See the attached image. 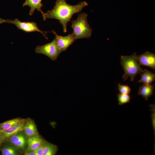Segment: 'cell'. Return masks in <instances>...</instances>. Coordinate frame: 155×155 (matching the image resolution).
I'll return each mask as SVG.
<instances>
[{
    "label": "cell",
    "instance_id": "cell-1",
    "mask_svg": "<svg viewBox=\"0 0 155 155\" xmlns=\"http://www.w3.org/2000/svg\"><path fill=\"white\" fill-rule=\"evenodd\" d=\"M88 5L87 2L84 1L77 5H72L68 4L66 0H56L55 6L52 10L42 13L43 20L54 19L59 20L63 26V32H66L67 23L73 15L80 12Z\"/></svg>",
    "mask_w": 155,
    "mask_h": 155
},
{
    "label": "cell",
    "instance_id": "cell-2",
    "mask_svg": "<svg viewBox=\"0 0 155 155\" xmlns=\"http://www.w3.org/2000/svg\"><path fill=\"white\" fill-rule=\"evenodd\" d=\"M136 53L130 56L122 55L120 63L123 69L124 73L123 75V81L130 77L131 81L134 80L136 75L142 73L143 70L140 67L137 59Z\"/></svg>",
    "mask_w": 155,
    "mask_h": 155
},
{
    "label": "cell",
    "instance_id": "cell-3",
    "mask_svg": "<svg viewBox=\"0 0 155 155\" xmlns=\"http://www.w3.org/2000/svg\"><path fill=\"white\" fill-rule=\"evenodd\" d=\"M88 14L84 12L78 14L77 18L72 22L71 28L75 40L89 38L92 34V30L87 21Z\"/></svg>",
    "mask_w": 155,
    "mask_h": 155
},
{
    "label": "cell",
    "instance_id": "cell-4",
    "mask_svg": "<svg viewBox=\"0 0 155 155\" xmlns=\"http://www.w3.org/2000/svg\"><path fill=\"white\" fill-rule=\"evenodd\" d=\"M37 54L44 55L54 61L57 59L61 53L54 39L52 42L42 45H38L35 50Z\"/></svg>",
    "mask_w": 155,
    "mask_h": 155
},
{
    "label": "cell",
    "instance_id": "cell-5",
    "mask_svg": "<svg viewBox=\"0 0 155 155\" xmlns=\"http://www.w3.org/2000/svg\"><path fill=\"white\" fill-rule=\"evenodd\" d=\"M7 23L15 25L19 29L27 32H38L41 33L46 39H48L46 33L38 28L37 24L34 22H21L18 19L13 20H7Z\"/></svg>",
    "mask_w": 155,
    "mask_h": 155
},
{
    "label": "cell",
    "instance_id": "cell-6",
    "mask_svg": "<svg viewBox=\"0 0 155 155\" xmlns=\"http://www.w3.org/2000/svg\"><path fill=\"white\" fill-rule=\"evenodd\" d=\"M51 32H53L55 34V38L54 39L61 52L66 50L76 40L73 33L66 36H62L58 35L54 30Z\"/></svg>",
    "mask_w": 155,
    "mask_h": 155
},
{
    "label": "cell",
    "instance_id": "cell-7",
    "mask_svg": "<svg viewBox=\"0 0 155 155\" xmlns=\"http://www.w3.org/2000/svg\"><path fill=\"white\" fill-rule=\"evenodd\" d=\"M137 59L140 65L147 66L155 70V55L146 51L139 55H137Z\"/></svg>",
    "mask_w": 155,
    "mask_h": 155
},
{
    "label": "cell",
    "instance_id": "cell-8",
    "mask_svg": "<svg viewBox=\"0 0 155 155\" xmlns=\"http://www.w3.org/2000/svg\"><path fill=\"white\" fill-rule=\"evenodd\" d=\"M20 150L7 140L3 142L0 146V151L2 155H20Z\"/></svg>",
    "mask_w": 155,
    "mask_h": 155
},
{
    "label": "cell",
    "instance_id": "cell-9",
    "mask_svg": "<svg viewBox=\"0 0 155 155\" xmlns=\"http://www.w3.org/2000/svg\"><path fill=\"white\" fill-rule=\"evenodd\" d=\"M25 121L15 125L6 130H0L2 132L3 142L7 140L12 135L23 131Z\"/></svg>",
    "mask_w": 155,
    "mask_h": 155
},
{
    "label": "cell",
    "instance_id": "cell-10",
    "mask_svg": "<svg viewBox=\"0 0 155 155\" xmlns=\"http://www.w3.org/2000/svg\"><path fill=\"white\" fill-rule=\"evenodd\" d=\"M25 134L28 138L38 135V132L34 122L31 119L26 120L23 128Z\"/></svg>",
    "mask_w": 155,
    "mask_h": 155
},
{
    "label": "cell",
    "instance_id": "cell-11",
    "mask_svg": "<svg viewBox=\"0 0 155 155\" xmlns=\"http://www.w3.org/2000/svg\"><path fill=\"white\" fill-rule=\"evenodd\" d=\"M22 131L12 135L7 140L8 141L20 149L23 150L26 145V139L24 134L22 133Z\"/></svg>",
    "mask_w": 155,
    "mask_h": 155
},
{
    "label": "cell",
    "instance_id": "cell-12",
    "mask_svg": "<svg viewBox=\"0 0 155 155\" xmlns=\"http://www.w3.org/2000/svg\"><path fill=\"white\" fill-rule=\"evenodd\" d=\"M42 0H26L23 4V7L28 6L30 8L29 14L30 16L32 15L35 9L40 11L42 13L43 12L42 10L43 5L41 3Z\"/></svg>",
    "mask_w": 155,
    "mask_h": 155
},
{
    "label": "cell",
    "instance_id": "cell-13",
    "mask_svg": "<svg viewBox=\"0 0 155 155\" xmlns=\"http://www.w3.org/2000/svg\"><path fill=\"white\" fill-rule=\"evenodd\" d=\"M45 142V140L38 135L29 138L27 141V150H34Z\"/></svg>",
    "mask_w": 155,
    "mask_h": 155
},
{
    "label": "cell",
    "instance_id": "cell-14",
    "mask_svg": "<svg viewBox=\"0 0 155 155\" xmlns=\"http://www.w3.org/2000/svg\"><path fill=\"white\" fill-rule=\"evenodd\" d=\"M154 86L152 84H144L139 88L138 95H141L146 100L153 94Z\"/></svg>",
    "mask_w": 155,
    "mask_h": 155
},
{
    "label": "cell",
    "instance_id": "cell-15",
    "mask_svg": "<svg viewBox=\"0 0 155 155\" xmlns=\"http://www.w3.org/2000/svg\"><path fill=\"white\" fill-rule=\"evenodd\" d=\"M141 74L139 83L145 84H152L155 80V74L147 69H144Z\"/></svg>",
    "mask_w": 155,
    "mask_h": 155
},
{
    "label": "cell",
    "instance_id": "cell-16",
    "mask_svg": "<svg viewBox=\"0 0 155 155\" xmlns=\"http://www.w3.org/2000/svg\"><path fill=\"white\" fill-rule=\"evenodd\" d=\"M26 119L16 118L10 119L0 123V130H6L15 125L25 121Z\"/></svg>",
    "mask_w": 155,
    "mask_h": 155
},
{
    "label": "cell",
    "instance_id": "cell-17",
    "mask_svg": "<svg viewBox=\"0 0 155 155\" xmlns=\"http://www.w3.org/2000/svg\"><path fill=\"white\" fill-rule=\"evenodd\" d=\"M58 149V147L55 145L46 142L43 155H55L56 154Z\"/></svg>",
    "mask_w": 155,
    "mask_h": 155
},
{
    "label": "cell",
    "instance_id": "cell-18",
    "mask_svg": "<svg viewBox=\"0 0 155 155\" xmlns=\"http://www.w3.org/2000/svg\"><path fill=\"white\" fill-rule=\"evenodd\" d=\"M117 97L119 105H121L130 102L131 97L129 94L119 93Z\"/></svg>",
    "mask_w": 155,
    "mask_h": 155
},
{
    "label": "cell",
    "instance_id": "cell-19",
    "mask_svg": "<svg viewBox=\"0 0 155 155\" xmlns=\"http://www.w3.org/2000/svg\"><path fill=\"white\" fill-rule=\"evenodd\" d=\"M118 87V90L121 94H129L131 92V88L128 85L119 83Z\"/></svg>",
    "mask_w": 155,
    "mask_h": 155
},
{
    "label": "cell",
    "instance_id": "cell-20",
    "mask_svg": "<svg viewBox=\"0 0 155 155\" xmlns=\"http://www.w3.org/2000/svg\"><path fill=\"white\" fill-rule=\"evenodd\" d=\"M149 106L151 108L150 110L152 111L153 113L151 114V119L152 121V125L154 129V135L155 133V104H151Z\"/></svg>",
    "mask_w": 155,
    "mask_h": 155
},
{
    "label": "cell",
    "instance_id": "cell-21",
    "mask_svg": "<svg viewBox=\"0 0 155 155\" xmlns=\"http://www.w3.org/2000/svg\"><path fill=\"white\" fill-rule=\"evenodd\" d=\"M45 142L38 148L34 150L36 155H43Z\"/></svg>",
    "mask_w": 155,
    "mask_h": 155
},
{
    "label": "cell",
    "instance_id": "cell-22",
    "mask_svg": "<svg viewBox=\"0 0 155 155\" xmlns=\"http://www.w3.org/2000/svg\"><path fill=\"white\" fill-rule=\"evenodd\" d=\"M24 155H36L34 150H27L24 153Z\"/></svg>",
    "mask_w": 155,
    "mask_h": 155
},
{
    "label": "cell",
    "instance_id": "cell-23",
    "mask_svg": "<svg viewBox=\"0 0 155 155\" xmlns=\"http://www.w3.org/2000/svg\"><path fill=\"white\" fill-rule=\"evenodd\" d=\"M4 23H7V20H5L0 18V24Z\"/></svg>",
    "mask_w": 155,
    "mask_h": 155
},
{
    "label": "cell",
    "instance_id": "cell-24",
    "mask_svg": "<svg viewBox=\"0 0 155 155\" xmlns=\"http://www.w3.org/2000/svg\"><path fill=\"white\" fill-rule=\"evenodd\" d=\"M3 142L2 138V132L0 130V146Z\"/></svg>",
    "mask_w": 155,
    "mask_h": 155
}]
</instances>
